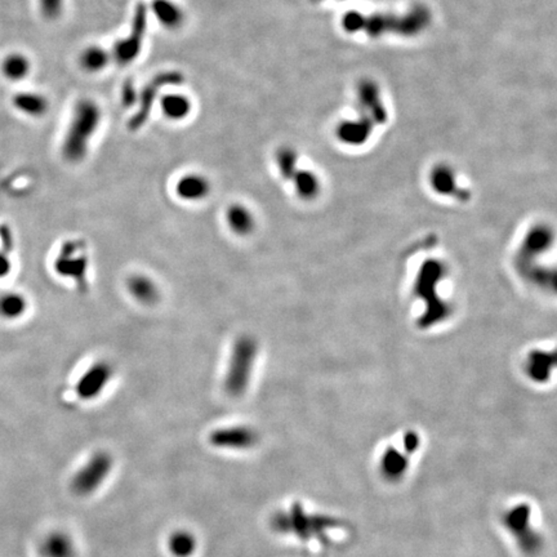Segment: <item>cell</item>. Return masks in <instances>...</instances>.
Returning a JSON list of instances; mask_svg holds the SVG:
<instances>
[{
    "mask_svg": "<svg viewBox=\"0 0 557 557\" xmlns=\"http://www.w3.org/2000/svg\"><path fill=\"white\" fill-rule=\"evenodd\" d=\"M275 160L281 177L287 181L292 180V177L298 171V158L296 151L290 147H281L275 155Z\"/></svg>",
    "mask_w": 557,
    "mask_h": 557,
    "instance_id": "obj_27",
    "label": "cell"
},
{
    "mask_svg": "<svg viewBox=\"0 0 557 557\" xmlns=\"http://www.w3.org/2000/svg\"><path fill=\"white\" fill-rule=\"evenodd\" d=\"M502 522L524 555L536 556L542 551L545 539L531 522L529 503H518L507 509L502 516Z\"/></svg>",
    "mask_w": 557,
    "mask_h": 557,
    "instance_id": "obj_5",
    "label": "cell"
},
{
    "mask_svg": "<svg viewBox=\"0 0 557 557\" xmlns=\"http://www.w3.org/2000/svg\"><path fill=\"white\" fill-rule=\"evenodd\" d=\"M176 192L180 199L186 202H200L208 198L211 192V182L202 174H185L177 181Z\"/></svg>",
    "mask_w": 557,
    "mask_h": 557,
    "instance_id": "obj_13",
    "label": "cell"
},
{
    "mask_svg": "<svg viewBox=\"0 0 557 557\" xmlns=\"http://www.w3.org/2000/svg\"><path fill=\"white\" fill-rule=\"evenodd\" d=\"M227 226L238 236H248L256 229V218L248 207L234 202L226 211Z\"/></svg>",
    "mask_w": 557,
    "mask_h": 557,
    "instance_id": "obj_14",
    "label": "cell"
},
{
    "mask_svg": "<svg viewBox=\"0 0 557 557\" xmlns=\"http://www.w3.org/2000/svg\"><path fill=\"white\" fill-rule=\"evenodd\" d=\"M431 185L433 189L445 195H455L458 191V186L455 182V177L452 169L448 167H437L431 173Z\"/></svg>",
    "mask_w": 557,
    "mask_h": 557,
    "instance_id": "obj_25",
    "label": "cell"
},
{
    "mask_svg": "<svg viewBox=\"0 0 557 557\" xmlns=\"http://www.w3.org/2000/svg\"><path fill=\"white\" fill-rule=\"evenodd\" d=\"M271 528L278 534L294 536L301 540H324L332 530L339 528V520L328 515L308 512L301 503L276 512L271 519Z\"/></svg>",
    "mask_w": 557,
    "mask_h": 557,
    "instance_id": "obj_1",
    "label": "cell"
},
{
    "mask_svg": "<svg viewBox=\"0 0 557 557\" xmlns=\"http://www.w3.org/2000/svg\"><path fill=\"white\" fill-rule=\"evenodd\" d=\"M183 79L185 77L180 71H165V73L158 74L138 95V110L129 120V124H128L129 129L138 131L140 128H142L144 123L147 122V119L150 117L155 100L159 96V92L163 88L169 87V86L182 84Z\"/></svg>",
    "mask_w": 557,
    "mask_h": 557,
    "instance_id": "obj_8",
    "label": "cell"
},
{
    "mask_svg": "<svg viewBox=\"0 0 557 557\" xmlns=\"http://www.w3.org/2000/svg\"><path fill=\"white\" fill-rule=\"evenodd\" d=\"M28 311V299L17 292H7L0 296V317L4 320H17Z\"/></svg>",
    "mask_w": 557,
    "mask_h": 557,
    "instance_id": "obj_18",
    "label": "cell"
},
{
    "mask_svg": "<svg viewBox=\"0 0 557 557\" xmlns=\"http://www.w3.org/2000/svg\"><path fill=\"white\" fill-rule=\"evenodd\" d=\"M164 115L171 120H182L191 111V101L183 95H165L160 98Z\"/></svg>",
    "mask_w": 557,
    "mask_h": 557,
    "instance_id": "obj_19",
    "label": "cell"
},
{
    "mask_svg": "<svg viewBox=\"0 0 557 557\" xmlns=\"http://www.w3.org/2000/svg\"><path fill=\"white\" fill-rule=\"evenodd\" d=\"M126 287L131 296L144 306L155 305L160 297V292L154 280L142 274L132 275L126 283Z\"/></svg>",
    "mask_w": 557,
    "mask_h": 557,
    "instance_id": "obj_15",
    "label": "cell"
},
{
    "mask_svg": "<svg viewBox=\"0 0 557 557\" xmlns=\"http://www.w3.org/2000/svg\"><path fill=\"white\" fill-rule=\"evenodd\" d=\"M419 446L421 437L415 431L405 433L399 445H390L379 460V473L384 480L390 482L402 480Z\"/></svg>",
    "mask_w": 557,
    "mask_h": 557,
    "instance_id": "obj_6",
    "label": "cell"
},
{
    "mask_svg": "<svg viewBox=\"0 0 557 557\" xmlns=\"http://www.w3.org/2000/svg\"><path fill=\"white\" fill-rule=\"evenodd\" d=\"M110 55L106 49L98 46H92L84 49L80 56V65L88 73H98L108 65Z\"/></svg>",
    "mask_w": 557,
    "mask_h": 557,
    "instance_id": "obj_22",
    "label": "cell"
},
{
    "mask_svg": "<svg viewBox=\"0 0 557 557\" xmlns=\"http://www.w3.org/2000/svg\"><path fill=\"white\" fill-rule=\"evenodd\" d=\"M111 470V455L106 452L95 453L73 478L71 489L77 495H89L105 482Z\"/></svg>",
    "mask_w": 557,
    "mask_h": 557,
    "instance_id": "obj_7",
    "label": "cell"
},
{
    "mask_svg": "<svg viewBox=\"0 0 557 557\" xmlns=\"http://www.w3.org/2000/svg\"><path fill=\"white\" fill-rule=\"evenodd\" d=\"M40 10L46 19H57L64 8V0H39Z\"/></svg>",
    "mask_w": 557,
    "mask_h": 557,
    "instance_id": "obj_28",
    "label": "cell"
},
{
    "mask_svg": "<svg viewBox=\"0 0 557 557\" xmlns=\"http://www.w3.org/2000/svg\"><path fill=\"white\" fill-rule=\"evenodd\" d=\"M1 71L4 77L13 82L28 77L30 71V62L28 58L19 53H13L4 58L1 64Z\"/></svg>",
    "mask_w": 557,
    "mask_h": 557,
    "instance_id": "obj_24",
    "label": "cell"
},
{
    "mask_svg": "<svg viewBox=\"0 0 557 557\" xmlns=\"http://www.w3.org/2000/svg\"><path fill=\"white\" fill-rule=\"evenodd\" d=\"M87 256L77 241H68L62 245L55 261V270L62 278H71L82 284L87 274Z\"/></svg>",
    "mask_w": 557,
    "mask_h": 557,
    "instance_id": "obj_10",
    "label": "cell"
},
{
    "mask_svg": "<svg viewBox=\"0 0 557 557\" xmlns=\"http://www.w3.org/2000/svg\"><path fill=\"white\" fill-rule=\"evenodd\" d=\"M258 355V343L254 337H238L231 348L229 366L225 375V390L231 397H240L249 387Z\"/></svg>",
    "mask_w": 557,
    "mask_h": 557,
    "instance_id": "obj_3",
    "label": "cell"
},
{
    "mask_svg": "<svg viewBox=\"0 0 557 557\" xmlns=\"http://www.w3.org/2000/svg\"><path fill=\"white\" fill-rule=\"evenodd\" d=\"M151 10L167 29H178L183 23L185 15L182 10L172 0H153Z\"/></svg>",
    "mask_w": 557,
    "mask_h": 557,
    "instance_id": "obj_16",
    "label": "cell"
},
{
    "mask_svg": "<svg viewBox=\"0 0 557 557\" xmlns=\"http://www.w3.org/2000/svg\"><path fill=\"white\" fill-rule=\"evenodd\" d=\"M15 106L26 115L41 116L47 113L49 105L46 97L40 96L38 93L23 92L15 97Z\"/></svg>",
    "mask_w": 557,
    "mask_h": 557,
    "instance_id": "obj_21",
    "label": "cell"
},
{
    "mask_svg": "<svg viewBox=\"0 0 557 557\" xmlns=\"http://www.w3.org/2000/svg\"><path fill=\"white\" fill-rule=\"evenodd\" d=\"M427 22H428V13L419 8L403 19L386 17V16H373L369 19L357 13H350L345 19V28L350 31L364 30V32H368L370 35L394 32V30L403 35H414L424 29Z\"/></svg>",
    "mask_w": 557,
    "mask_h": 557,
    "instance_id": "obj_4",
    "label": "cell"
},
{
    "mask_svg": "<svg viewBox=\"0 0 557 557\" xmlns=\"http://www.w3.org/2000/svg\"><path fill=\"white\" fill-rule=\"evenodd\" d=\"M147 29V7L144 3L135 6L132 29L126 38L119 40L114 47L113 56L119 65H128L141 53Z\"/></svg>",
    "mask_w": 557,
    "mask_h": 557,
    "instance_id": "obj_9",
    "label": "cell"
},
{
    "mask_svg": "<svg viewBox=\"0 0 557 557\" xmlns=\"http://www.w3.org/2000/svg\"><path fill=\"white\" fill-rule=\"evenodd\" d=\"M209 442L220 449L247 451L258 442V435L248 426H230L214 430L209 435Z\"/></svg>",
    "mask_w": 557,
    "mask_h": 557,
    "instance_id": "obj_12",
    "label": "cell"
},
{
    "mask_svg": "<svg viewBox=\"0 0 557 557\" xmlns=\"http://www.w3.org/2000/svg\"><path fill=\"white\" fill-rule=\"evenodd\" d=\"M196 538L187 530L174 531L168 540V549L173 557H191L196 551Z\"/></svg>",
    "mask_w": 557,
    "mask_h": 557,
    "instance_id": "obj_20",
    "label": "cell"
},
{
    "mask_svg": "<svg viewBox=\"0 0 557 557\" xmlns=\"http://www.w3.org/2000/svg\"><path fill=\"white\" fill-rule=\"evenodd\" d=\"M122 102L125 107H132L138 102V92L131 80H126L122 88Z\"/></svg>",
    "mask_w": 557,
    "mask_h": 557,
    "instance_id": "obj_29",
    "label": "cell"
},
{
    "mask_svg": "<svg viewBox=\"0 0 557 557\" xmlns=\"http://www.w3.org/2000/svg\"><path fill=\"white\" fill-rule=\"evenodd\" d=\"M44 557H75L77 551L73 539L62 531H53L49 534L41 546Z\"/></svg>",
    "mask_w": 557,
    "mask_h": 557,
    "instance_id": "obj_17",
    "label": "cell"
},
{
    "mask_svg": "<svg viewBox=\"0 0 557 557\" xmlns=\"http://www.w3.org/2000/svg\"><path fill=\"white\" fill-rule=\"evenodd\" d=\"M101 122V110L92 100H80L74 107L68 132L62 142V155L70 163H79L87 156L91 138Z\"/></svg>",
    "mask_w": 557,
    "mask_h": 557,
    "instance_id": "obj_2",
    "label": "cell"
},
{
    "mask_svg": "<svg viewBox=\"0 0 557 557\" xmlns=\"http://www.w3.org/2000/svg\"><path fill=\"white\" fill-rule=\"evenodd\" d=\"M114 375L113 366L105 360H100L88 368L77 381L75 391L82 400L96 399L104 393Z\"/></svg>",
    "mask_w": 557,
    "mask_h": 557,
    "instance_id": "obj_11",
    "label": "cell"
},
{
    "mask_svg": "<svg viewBox=\"0 0 557 557\" xmlns=\"http://www.w3.org/2000/svg\"><path fill=\"white\" fill-rule=\"evenodd\" d=\"M290 181H293L294 183V187H296V191L299 195V198L306 199V200L314 199L320 190L317 176L308 171L299 169L292 177Z\"/></svg>",
    "mask_w": 557,
    "mask_h": 557,
    "instance_id": "obj_23",
    "label": "cell"
},
{
    "mask_svg": "<svg viewBox=\"0 0 557 557\" xmlns=\"http://www.w3.org/2000/svg\"><path fill=\"white\" fill-rule=\"evenodd\" d=\"M554 366V359L548 360L547 354L536 352L529 359L528 375L533 381L545 382L548 379L551 369Z\"/></svg>",
    "mask_w": 557,
    "mask_h": 557,
    "instance_id": "obj_26",
    "label": "cell"
}]
</instances>
